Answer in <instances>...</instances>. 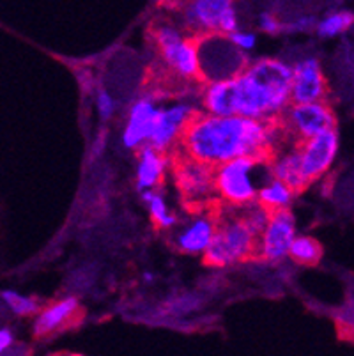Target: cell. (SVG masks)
I'll return each instance as SVG.
<instances>
[{
    "instance_id": "27",
    "label": "cell",
    "mask_w": 354,
    "mask_h": 356,
    "mask_svg": "<svg viewBox=\"0 0 354 356\" xmlns=\"http://www.w3.org/2000/svg\"><path fill=\"white\" fill-rule=\"evenodd\" d=\"M97 108H99V114H102L103 121H106L112 115L113 102L106 90H99V95H97Z\"/></svg>"
},
{
    "instance_id": "30",
    "label": "cell",
    "mask_w": 354,
    "mask_h": 356,
    "mask_svg": "<svg viewBox=\"0 0 354 356\" xmlns=\"http://www.w3.org/2000/svg\"><path fill=\"white\" fill-rule=\"evenodd\" d=\"M314 24H316V20L310 18V16H307V18H300V20L292 22L287 29H291V31H308Z\"/></svg>"
},
{
    "instance_id": "14",
    "label": "cell",
    "mask_w": 354,
    "mask_h": 356,
    "mask_svg": "<svg viewBox=\"0 0 354 356\" xmlns=\"http://www.w3.org/2000/svg\"><path fill=\"white\" fill-rule=\"evenodd\" d=\"M234 0H186L183 6L184 22L197 34L218 32L220 18L232 8Z\"/></svg>"
},
{
    "instance_id": "29",
    "label": "cell",
    "mask_w": 354,
    "mask_h": 356,
    "mask_svg": "<svg viewBox=\"0 0 354 356\" xmlns=\"http://www.w3.org/2000/svg\"><path fill=\"white\" fill-rule=\"evenodd\" d=\"M15 344V335L9 328L0 330V355H4L11 346Z\"/></svg>"
},
{
    "instance_id": "28",
    "label": "cell",
    "mask_w": 354,
    "mask_h": 356,
    "mask_svg": "<svg viewBox=\"0 0 354 356\" xmlns=\"http://www.w3.org/2000/svg\"><path fill=\"white\" fill-rule=\"evenodd\" d=\"M261 29L264 32H268V34H277V32H280L282 29H284V25L277 20V16L275 15L264 13V15L261 16Z\"/></svg>"
},
{
    "instance_id": "2",
    "label": "cell",
    "mask_w": 354,
    "mask_h": 356,
    "mask_svg": "<svg viewBox=\"0 0 354 356\" xmlns=\"http://www.w3.org/2000/svg\"><path fill=\"white\" fill-rule=\"evenodd\" d=\"M291 66L277 59H261L248 64L236 79L206 86L202 102L207 114L268 119L291 105Z\"/></svg>"
},
{
    "instance_id": "3",
    "label": "cell",
    "mask_w": 354,
    "mask_h": 356,
    "mask_svg": "<svg viewBox=\"0 0 354 356\" xmlns=\"http://www.w3.org/2000/svg\"><path fill=\"white\" fill-rule=\"evenodd\" d=\"M259 238L250 229L239 213V206H230L220 200L216 211V227L209 247L204 252V262L207 266L222 268L229 264L259 259Z\"/></svg>"
},
{
    "instance_id": "6",
    "label": "cell",
    "mask_w": 354,
    "mask_h": 356,
    "mask_svg": "<svg viewBox=\"0 0 354 356\" xmlns=\"http://www.w3.org/2000/svg\"><path fill=\"white\" fill-rule=\"evenodd\" d=\"M172 172H174L175 184L183 195L184 204L191 213L204 211L211 204L216 202L214 199V167L202 163L188 156L175 145L174 153L170 156Z\"/></svg>"
},
{
    "instance_id": "7",
    "label": "cell",
    "mask_w": 354,
    "mask_h": 356,
    "mask_svg": "<svg viewBox=\"0 0 354 356\" xmlns=\"http://www.w3.org/2000/svg\"><path fill=\"white\" fill-rule=\"evenodd\" d=\"M280 118L287 134L298 137V140L316 137L337 126L335 114L326 102L291 105L282 112Z\"/></svg>"
},
{
    "instance_id": "31",
    "label": "cell",
    "mask_w": 354,
    "mask_h": 356,
    "mask_svg": "<svg viewBox=\"0 0 354 356\" xmlns=\"http://www.w3.org/2000/svg\"><path fill=\"white\" fill-rule=\"evenodd\" d=\"M27 355H29L27 348H22V346L13 344L11 348L4 353V355H0V356H27Z\"/></svg>"
},
{
    "instance_id": "33",
    "label": "cell",
    "mask_w": 354,
    "mask_h": 356,
    "mask_svg": "<svg viewBox=\"0 0 354 356\" xmlns=\"http://www.w3.org/2000/svg\"><path fill=\"white\" fill-rule=\"evenodd\" d=\"M156 4H160V6H165V4H168V0H154Z\"/></svg>"
},
{
    "instance_id": "23",
    "label": "cell",
    "mask_w": 354,
    "mask_h": 356,
    "mask_svg": "<svg viewBox=\"0 0 354 356\" xmlns=\"http://www.w3.org/2000/svg\"><path fill=\"white\" fill-rule=\"evenodd\" d=\"M354 24V15L349 11H340L335 15L326 16L324 20L317 24V32L321 38H333L342 32H346Z\"/></svg>"
},
{
    "instance_id": "26",
    "label": "cell",
    "mask_w": 354,
    "mask_h": 356,
    "mask_svg": "<svg viewBox=\"0 0 354 356\" xmlns=\"http://www.w3.org/2000/svg\"><path fill=\"white\" fill-rule=\"evenodd\" d=\"M229 40L243 51H248L255 47V35L248 34V32L236 31V32H232V34H229Z\"/></svg>"
},
{
    "instance_id": "16",
    "label": "cell",
    "mask_w": 354,
    "mask_h": 356,
    "mask_svg": "<svg viewBox=\"0 0 354 356\" xmlns=\"http://www.w3.org/2000/svg\"><path fill=\"white\" fill-rule=\"evenodd\" d=\"M167 153L156 151L151 145H144L138 151V168H136V186L142 192L160 186L165 179Z\"/></svg>"
},
{
    "instance_id": "24",
    "label": "cell",
    "mask_w": 354,
    "mask_h": 356,
    "mask_svg": "<svg viewBox=\"0 0 354 356\" xmlns=\"http://www.w3.org/2000/svg\"><path fill=\"white\" fill-rule=\"evenodd\" d=\"M200 307V298L195 296V294H181V296L170 298L168 302H165L161 305V314L172 317H179L184 314L193 312L195 309Z\"/></svg>"
},
{
    "instance_id": "18",
    "label": "cell",
    "mask_w": 354,
    "mask_h": 356,
    "mask_svg": "<svg viewBox=\"0 0 354 356\" xmlns=\"http://www.w3.org/2000/svg\"><path fill=\"white\" fill-rule=\"evenodd\" d=\"M151 40L152 43H154L158 54H160L163 66L172 71V67H174V63H175V57H177V51H179L184 38H181L177 29L172 27V25L167 24V22H163V24L151 25Z\"/></svg>"
},
{
    "instance_id": "4",
    "label": "cell",
    "mask_w": 354,
    "mask_h": 356,
    "mask_svg": "<svg viewBox=\"0 0 354 356\" xmlns=\"http://www.w3.org/2000/svg\"><path fill=\"white\" fill-rule=\"evenodd\" d=\"M275 179L273 161L268 158L241 156L214 167V190L220 200L230 206L252 202L261 186Z\"/></svg>"
},
{
    "instance_id": "25",
    "label": "cell",
    "mask_w": 354,
    "mask_h": 356,
    "mask_svg": "<svg viewBox=\"0 0 354 356\" xmlns=\"http://www.w3.org/2000/svg\"><path fill=\"white\" fill-rule=\"evenodd\" d=\"M236 31H238V15H236V9H234L232 6V8L227 9V11L222 15V18H220L218 32L220 34L229 35Z\"/></svg>"
},
{
    "instance_id": "22",
    "label": "cell",
    "mask_w": 354,
    "mask_h": 356,
    "mask_svg": "<svg viewBox=\"0 0 354 356\" xmlns=\"http://www.w3.org/2000/svg\"><path fill=\"white\" fill-rule=\"evenodd\" d=\"M0 296H2L4 303L8 305V309L19 317L35 316L39 310L43 309V307H41V303H39L35 298L22 296V294L15 293V291H2V293H0Z\"/></svg>"
},
{
    "instance_id": "11",
    "label": "cell",
    "mask_w": 354,
    "mask_h": 356,
    "mask_svg": "<svg viewBox=\"0 0 354 356\" xmlns=\"http://www.w3.org/2000/svg\"><path fill=\"white\" fill-rule=\"evenodd\" d=\"M326 92V79L316 59H305L292 67L291 105L324 102Z\"/></svg>"
},
{
    "instance_id": "19",
    "label": "cell",
    "mask_w": 354,
    "mask_h": 356,
    "mask_svg": "<svg viewBox=\"0 0 354 356\" xmlns=\"http://www.w3.org/2000/svg\"><path fill=\"white\" fill-rule=\"evenodd\" d=\"M287 255L296 264L316 266L323 257V247L317 239L310 238V236H300V238L292 239Z\"/></svg>"
},
{
    "instance_id": "21",
    "label": "cell",
    "mask_w": 354,
    "mask_h": 356,
    "mask_svg": "<svg viewBox=\"0 0 354 356\" xmlns=\"http://www.w3.org/2000/svg\"><path fill=\"white\" fill-rule=\"evenodd\" d=\"M144 200L147 202L149 211H151V220L158 229H168L175 223L174 215L168 213L167 204H165L163 197L160 193L152 192V190H147L144 192Z\"/></svg>"
},
{
    "instance_id": "5",
    "label": "cell",
    "mask_w": 354,
    "mask_h": 356,
    "mask_svg": "<svg viewBox=\"0 0 354 356\" xmlns=\"http://www.w3.org/2000/svg\"><path fill=\"white\" fill-rule=\"evenodd\" d=\"M199 63V82L218 83L236 79L248 67V57L239 50L229 35L206 32L193 35Z\"/></svg>"
},
{
    "instance_id": "15",
    "label": "cell",
    "mask_w": 354,
    "mask_h": 356,
    "mask_svg": "<svg viewBox=\"0 0 354 356\" xmlns=\"http://www.w3.org/2000/svg\"><path fill=\"white\" fill-rule=\"evenodd\" d=\"M156 115H158V108L151 98H142L135 102V105L129 110L128 124H126L124 137H122L126 147L136 149L140 147L142 142L147 140Z\"/></svg>"
},
{
    "instance_id": "10",
    "label": "cell",
    "mask_w": 354,
    "mask_h": 356,
    "mask_svg": "<svg viewBox=\"0 0 354 356\" xmlns=\"http://www.w3.org/2000/svg\"><path fill=\"white\" fill-rule=\"evenodd\" d=\"M294 238H296V231H294V216H292L291 209H275L269 215V222L261 236L259 259L278 261V259L285 257Z\"/></svg>"
},
{
    "instance_id": "9",
    "label": "cell",
    "mask_w": 354,
    "mask_h": 356,
    "mask_svg": "<svg viewBox=\"0 0 354 356\" xmlns=\"http://www.w3.org/2000/svg\"><path fill=\"white\" fill-rule=\"evenodd\" d=\"M83 314L86 312H83L82 305L73 296L48 303L47 307H43L35 314L34 335L43 339V337H51L55 333L66 332V330L82 323Z\"/></svg>"
},
{
    "instance_id": "8",
    "label": "cell",
    "mask_w": 354,
    "mask_h": 356,
    "mask_svg": "<svg viewBox=\"0 0 354 356\" xmlns=\"http://www.w3.org/2000/svg\"><path fill=\"white\" fill-rule=\"evenodd\" d=\"M296 149L301 156L303 172L308 183L316 181L330 168L339 149V134L335 129H328L305 140H296Z\"/></svg>"
},
{
    "instance_id": "13",
    "label": "cell",
    "mask_w": 354,
    "mask_h": 356,
    "mask_svg": "<svg viewBox=\"0 0 354 356\" xmlns=\"http://www.w3.org/2000/svg\"><path fill=\"white\" fill-rule=\"evenodd\" d=\"M193 108L190 106H174L168 110H158V115L152 124L151 135H149V145L154 147L156 151L161 153H168V149L174 147V144L179 138L181 129H183L184 122L191 115Z\"/></svg>"
},
{
    "instance_id": "1",
    "label": "cell",
    "mask_w": 354,
    "mask_h": 356,
    "mask_svg": "<svg viewBox=\"0 0 354 356\" xmlns=\"http://www.w3.org/2000/svg\"><path fill=\"white\" fill-rule=\"evenodd\" d=\"M285 135L289 134L280 114L268 119H250L239 115L222 118L193 110L174 145L195 160L218 167L241 156L275 161L277 142Z\"/></svg>"
},
{
    "instance_id": "20",
    "label": "cell",
    "mask_w": 354,
    "mask_h": 356,
    "mask_svg": "<svg viewBox=\"0 0 354 356\" xmlns=\"http://www.w3.org/2000/svg\"><path fill=\"white\" fill-rule=\"evenodd\" d=\"M291 190H289L282 181L273 179L269 181L266 186H262V188L259 190L255 199H257L264 208H268L269 211H275V209L287 208L289 202H291Z\"/></svg>"
},
{
    "instance_id": "12",
    "label": "cell",
    "mask_w": 354,
    "mask_h": 356,
    "mask_svg": "<svg viewBox=\"0 0 354 356\" xmlns=\"http://www.w3.org/2000/svg\"><path fill=\"white\" fill-rule=\"evenodd\" d=\"M218 206L220 202L216 200L204 211L193 213L195 218L174 236L177 250L184 252V254H200V252L207 250L211 239H213L214 227H216Z\"/></svg>"
},
{
    "instance_id": "17",
    "label": "cell",
    "mask_w": 354,
    "mask_h": 356,
    "mask_svg": "<svg viewBox=\"0 0 354 356\" xmlns=\"http://www.w3.org/2000/svg\"><path fill=\"white\" fill-rule=\"evenodd\" d=\"M273 176H275V179L282 181L291 190L292 195L301 193L310 184L303 172V165H301V156L298 153V149H294V153L275 158V161H273Z\"/></svg>"
},
{
    "instance_id": "32",
    "label": "cell",
    "mask_w": 354,
    "mask_h": 356,
    "mask_svg": "<svg viewBox=\"0 0 354 356\" xmlns=\"http://www.w3.org/2000/svg\"><path fill=\"white\" fill-rule=\"evenodd\" d=\"M51 356H83V355H78V353H57V355H51Z\"/></svg>"
}]
</instances>
